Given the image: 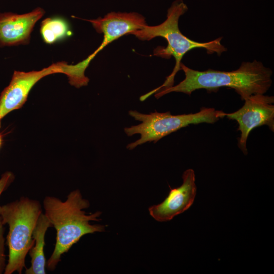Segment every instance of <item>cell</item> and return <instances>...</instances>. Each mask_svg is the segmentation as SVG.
I'll list each match as a JSON object with an SVG mask.
<instances>
[{
    "mask_svg": "<svg viewBox=\"0 0 274 274\" xmlns=\"http://www.w3.org/2000/svg\"><path fill=\"white\" fill-rule=\"evenodd\" d=\"M185 79L175 86L159 89L155 93L157 98L172 92L190 95L197 89L213 90L222 87L234 89L242 100L256 94H264L272 84V71L262 62L254 60L243 62L239 67L230 72L211 69L199 71L180 64Z\"/></svg>",
    "mask_w": 274,
    "mask_h": 274,
    "instance_id": "1",
    "label": "cell"
},
{
    "mask_svg": "<svg viewBox=\"0 0 274 274\" xmlns=\"http://www.w3.org/2000/svg\"><path fill=\"white\" fill-rule=\"evenodd\" d=\"M89 206V201L78 189L71 192L64 201L53 196L45 197L44 214L56 231L55 247L46 262L49 270H54L61 256L83 236L105 231V225L90 224L91 221H100L101 212L87 214L84 210Z\"/></svg>",
    "mask_w": 274,
    "mask_h": 274,
    "instance_id": "2",
    "label": "cell"
},
{
    "mask_svg": "<svg viewBox=\"0 0 274 274\" xmlns=\"http://www.w3.org/2000/svg\"><path fill=\"white\" fill-rule=\"evenodd\" d=\"M188 10L187 5L182 0H176L173 3L167 10L166 20L156 26H145L143 29L131 32L141 40H150L157 37L164 38L167 42L166 47H157L154 50V55L165 58L171 56L174 57L176 64L171 74L166 78L164 83L155 89L156 92L160 89L173 86L176 73L181 70L180 64L184 55L195 48L205 49L208 54L216 53L220 55L227 49L221 44V38L208 42L201 43L193 41L183 35L179 28V20L181 16Z\"/></svg>",
    "mask_w": 274,
    "mask_h": 274,
    "instance_id": "3",
    "label": "cell"
},
{
    "mask_svg": "<svg viewBox=\"0 0 274 274\" xmlns=\"http://www.w3.org/2000/svg\"><path fill=\"white\" fill-rule=\"evenodd\" d=\"M42 213L40 202L26 197L1 206L3 223L9 226L7 236L9 254L5 274L15 272L21 274L26 268L25 258L33 245V231Z\"/></svg>",
    "mask_w": 274,
    "mask_h": 274,
    "instance_id": "4",
    "label": "cell"
},
{
    "mask_svg": "<svg viewBox=\"0 0 274 274\" xmlns=\"http://www.w3.org/2000/svg\"><path fill=\"white\" fill-rule=\"evenodd\" d=\"M224 112L214 108H202L192 114L173 115L170 112L143 114L136 111H129V115L142 123L129 127L124 131L128 136L140 134L141 138L127 145L128 150L148 142H157L165 136L191 124L214 123L224 117Z\"/></svg>",
    "mask_w": 274,
    "mask_h": 274,
    "instance_id": "5",
    "label": "cell"
},
{
    "mask_svg": "<svg viewBox=\"0 0 274 274\" xmlns=\"http://www.w3.org/2000/svg\"><path fill=\"white\" fill-rule=\"evenodd\" d=\"M244 100L245 104L241 108L231 113L224 112V116L238 123V130L241 132L238 146L247 154V139L254 128L265 125L271 131H274V97L264 94H256Z\"/></svg>",
    "mask_w": 274,
    "mask_h": 274,
    "instance_id": "6",
    "label": "cell"
},
{
    "mask_svg": "<svg viewBox=\"0 0 274 274\" xmlns=\"http://www.w3.org/2000/svg\"><path fill=\"white\" fill-rule=\"evenodd\" d=\"M67 64L59 62L40 71L28 72L15 71L9 84L0 95V123L8 113L23 106L31 89L39 81L49 75L64 74Z\"/></svg>",
    "mask_w": 274,
    "mask_h": 274,
    "instance_id": "7",
    "label": "cell"
},
{
    "mask_svg": "<svg viewBox=\"0 0 274 274\" xmlns=\"http://www.w3.org/2000/svg\"><path fill=\"white\" fill-rule=\"evenodd\" d=\"M92 24L98 33L104 34V39L100 45L87 58L80 62L87 68L95 55L107 45L125 35L143 29L147 25L145 18L135 13L111 12L104 18L87 20Z\"/></svg>",
    "mask_w": 274,
    "mask_h": 274,
    "instance_id": "8",
    "label": "cell"
},
{
    "mask_svg": "<svg viewBox=\"0 0 274 274\" xmlns=\"http://www.w3.org/2000/svg\"><path fill=\"white\" fill-rule=\"evenodd\" d=\"M182 179L180 186L170 187L167 196L162 202L149 208V213L155 220L160 222L170 221L187 211L193 203L197 190L194 171L192 169L186 170Z\"/></svg>",
    "mask_w": 274,
    "mask_h": 274,
    "instance_id": "9",
    "label": "cell"
},
{
    "mask_svg": "<svg viewBox=\"0 0 274 274\" xmlns=\"http://www.w3.org/2000/svg\"><path fill=\"white\" fill-rule=\"evenodd\" d=\"M44 13V10L41 8L24 14L0 13V47L29 43L35 24Z\"/></svg>",
    "mask_w": 274,
    "mask_h": 274,
    "instance_id": "10",
    "label": "cell"
},
{
    "mask_svg": "<svg viewBox=\"0 0 274 274\" xmlns=\"http://www.w3.org/2000/svg\"><path fill=\"white\" fill-rule=\"evenodd\" d=\"M52 227L43 213L39 216L33 231L34 244L29 251L31 265L26 269V274H45L46 261L44 254L45 236L47 229Z\"/></svg>",
    "mask_w": 274,
    "mask_h": 274,
    "instance_id": "11",
    "label": "cell"
},
{
    "mask_svg": "<svg viewBox=\"0 0 274 274\" xmlns=\"http://www.w3.org/2000/svg\"><path fill=\"white\" fill-rule=\"evenodd\" d=\"M40 33L44 42L48 44L62 41L72 34L68 23L60 17L45 19L41 24Z\"/></svg>",
    "mask_w": 274,
    "mask_h": 274,
    "instance_id": "12",
    "label": "cell"
},
{
    "mask_svg": "<svg viewBox=\"0 0 274 274\" xmlns=\"http://www.w3.org/2000/svg\"><path fill=\"white\" fill-rule=\"evenodd\" d=\"M4 225L0 216V274L4 272L6 265Z\"/></svg>",
    "mask_w": 274,
    "mask_h": 274,
    "instance_id": "13",
    "label": "cell"
},
{
    "mask_svg": "<svg viewBox=\"0 0 274 274\" xmlns=\"http://www.w3.org/2000/svg\"><path fill=\"white\" fill-rule=\"evenodd\" d=\"M14 180V175L11 172H6L2 175L0 178V196ZM1 208V206L0 205V210Z\"/></svg>",
    "mask_w": 274,
    "mask_h": 274,
    "instance_id": "14",
    "label": "cell"
},
{
    "mask_svg": "<svg viewBox=\"0 0 274 274\" xmlns=\"http://www.w3.org/2000/svg\"><path fill=\"white\" fill-rule=\"evenodd\" d=\"M3 143V137L2 134L0 133V148L2 146Z\"/></svg>",
    "mask_w": 274,
    "mask_h": 274,
    "instance_id": "15",
    "label": "cell"
},
{
    "mask_svg": "<svg viewBox=\"0 0 274 274\" xmlns=\"http://www.w3.org/2000/svg\"><path fill=\"white\" fill-rule=\"evenodd\" d=\"M0 126H1V123H0Z\"/></svg>",
    "mask_w": 274,
    "mask_h": 274,
    "instance_id": "16",
    "label": "cell"
}]
</instances>
